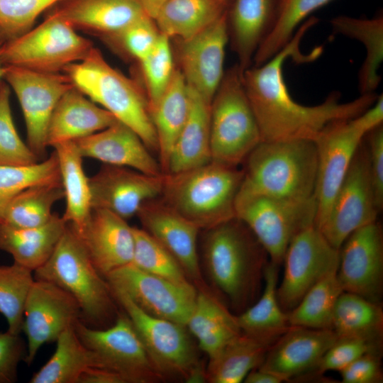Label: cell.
<instances>
[{
  "label": "cell",
  "instance_id": "1",
  "mask_svg": "<svg viewBox=\"0 0 383 383\" xmlns=\"http://www.w3.org/2000/svg\"><path fill=\"white\" fill-rule=\"evenodd\" d=\"M318 22L313 17L296 30L290 41L264 64L249 67L242 82L257 120L262 142L309 140L313 141L328 123L358 116L376 101L374 93L340 103V94L333 91L322 103L304 106L290 95L283 76V65L289 57L300 62L311 60L316 54L301 53L300 44L307 30Z\"/></svg>",
  "mask_w": 383,
  "mask_h": 383
},
{
  "label": "cell",
  "instance_id": "2",
  "mask_svg": "<svg viewBox=\"0 0 383 383\" xmlns=\"http://www.w3.org/2000/svg\"><path fill=\"white\" fill-rule=\"evenodd\" d=\"M205 231L202 250L208 277L240 313L259 297L269 256L237 218Z\"/></svg>",
  "mask_w": 383,
  "mask_h": 383
},
{
  "label": "cell",
  "instance_id": "3",
  "mask_svg": "<svg viewBox=\"0 0 383 383\" xmlns=\"http://www.w3.org/2000/svg\"><path fill=\"white\" fill-rule=\"evenodd\" d=\"M243 169L211 161L188 170L163 174L162 200L200 229L236 218Z\"/></svg>",
  "mask_w": 383,
  "mask_h": 383
},
{
  "label": "cell",
  "instance_id": "4",
  "mask_svg": "<svg viewBox=\"0 0 383 383\" xmlns=\"http://www.w3.org/2000/svg\"><path fill=\"white\" fill-rule=\"evenodd\" d=\"M243 164L237 196L304 199L314 196L317 153L312 140L261 142Z\"/></svg>",
  "mask_w": 383,
  "mask_h": 383
},
{
  "label": "cell",
  "instance_id": "5",
  "mask_svg": "<svg viewBox=\"0 0 383 383\" xmlns=\"http://www.w3.org/2000/svg\"><path fill=\"white\" fill-rule=\"evenodd\" d=\"M33 277L50 282L72 295L81 309V321L90 327L104 328L118 314L107 281L69 224L48 260L34 271Z\"/></svg>",
  "mask_w": 383,
  "mask_h": 383
},
{
  "label": "cell",
  "instance_id": "6",
  "mask_svg": "<svg viewBox=\"0 0 383 383\" xmlns=\"http://www.w3.org/2000/svg\"><path fill=\"white\" fill-rule=\"evenodd\" d=\"M63 72L77 89L135 131L149 149L157 150L146 94L133 80L111 67L99 49L94 47L85 59L68 65Z\"/></svg>",
  "mask_w": 383,
  "mask_h": 383
},
{
  "label": "cell",
  "instance_id": "7",
  "mask_svg": "<svg viewBox=\"0 0 383 383\" xmlns=\"http://www.w3.org/2000/svg\"><path fill=\"white\" fill-rule=\"evenodd\" d=\"M261 142L242 74L235 65L224 73L211 103V161L239 167Z\"/></svg>",
  "mask_w": 383,
  "mask_h": 383
},
{
  "label": "cell",
  "instance_id": "8",
  "mask_svg": "<svg viewBox=\"0 0 383 383\" xmlns=\"http://www.w3.org/2000/svg\"><path fill=\"white\" fill-rule=\"evenodd\" d=\"M94 48L70 23L50 11L40 25L2 45L4 65L42 73H60L85 59Z\"/></svg>",
  "mask_w": 383,
  "mask_h": 383
},
{
  "label": "cell",
  "instance_id": "9",
  "mask_svg": "<svg viewBox=\"0 0 383 383\" xmlns=\"http://www.w3.org/2000/svg\"><path fill=\"white\" fill-rule=\"evenodd\" d=\"M315 196L304 199L263 195L237 196L236 218L252 231L270 260L280 265L292 240L315 225Z\"/></svg>",
  "mask_w": 383,
  "mask_h": 383
},
{
  "label": "cell",
  "instance_id": "10",
  "mask_svg": "<svg viewBox=\"0 0 383 383\" xmlns=\"http://www.w3.org/2000/svg\"><path fill=\"white\" fill-rule=\"evenodd\" d=\"M111 290L116 303L131 320L158 372L165 379L176 377L185 380L200 361L198 346L186 326L148 314L123 292L112 288Z\"/></svg>",
  "mask_w": 383,
  "mask_h": 383
},
{
  "label": "cell",
  "instance_id": "11",
  "mask_svg": "<svg viewBox=\"0 0 383 383\" xmlns=\"http://www.w3.org/2000/svg\"><path fill=\"white\" fill-rule=\"evenodd\" d=\"M74 329L84 345L96 355L101 368L119 374L126 383L165 379L125 312L118 313L109 327L92 328L79 321Z\"/></svg>",
  "mask_w": 383,
  "mask_h": 383
},
{
  "label": "cell",
  "instance_id": "12",
  "mask_svg": "<svg viewBox=\"0 0 383 383\" xmlns=\"http://www.w3.org/2000/svg\"><path fill=\"white\" fill-rule=\"evenodd\" d=\"M380 213L363 138L318 229L331 245L340 249L352 233L377 221Z\"/></svg>",
  "mask_w": 383,
  "mask_h": 383
},
{
  "label": "cell",
  "instance_id": "13",
  "mask_svg": "<svg viewBox=\"0 0 383 383\" xmlns=\"http://www.w3.org/2000/svg\"><path fill=\"white\" fill-rule=\"evenodd\" d=\"M3 78L19 101L27 144L40 159L46 153L47 133L52 112L61 96L74 85L64 72L42 73L14 65H4Z\"/></svg>",
  "mask_w": 383,
  "mask_h": 383
},
{
  "label": "cell",
  "instance_id": "14",
  "mask_svg": "<svg viewBox=\"0 0 383 383\" xmlns=\"http://www.w3.org/2000/svg\"><path fill=\"white\" fill-rule=\"evenodd\" d=\"M339 260V249L331 245L315 225L297 234L285 252L284 274L277 285L282 309L285 312L294 309L313 285L338 270Z\"/></svg>",
  "mask_w": 383,
  "mask_h": 383
},
{
  "label": "cell",
  "instance_id": "15",
  "mask_svg": "<svg viewBox=\"0 0 383 383\" xmlns=\"http://www.w3.org/2000/svg\"><path fill=\"white\" fill-rule=\"evenodd\" d=\"M104 278L111 288L123 292L147 313L186 326L197 294L193 284L168 280L132 263L114 270Z\"/></svg>",
  "mask_w": 383,
  "mask_h": 383
},
{
  "label": "cell",
  "instance_id": "16",
  "mask_svg": "<svg viewBox=\"0 0 383 383\" xmlns=\"http://www.w3.org/2000/svg\"><path fill=\"white\" fill-rule=\"evenodd\" d=\"M367 133L356 116L328 123L313 140L317 153L314 191L317 228L324 221L353 156Z\"/></svg>",
  "mask_w": 383,
  "mask_h": 383
},
{
  "label": "cell",
  "instance_id": "17",
  "mask_svg": "<svg viewBox=\"0 0 383 383\" xmlns=\"http://www.w3.org/2000/svg\"><path fill=\"white\" fill-rule=\"evenodd\" d=\"M81 319V309L72 295L50 282L34 279L23 310V331L27 338L24 361L31 364L42 345L55 342Z\"/></svg>",
  "mask_w": 383,
  "mask_h": 383
},
{
  "label": "cell",
  "instance_id": "18",
  "mask_svg": "<svg viewBox=\"0 0 383 383\" xmlns=\"http://www.w3.org/2000/svg\"><path fill=\"white\" fill-rule=\"evenodd\" d=\"M337 278L343 292L381 302L383 231L376 221L352 233L339 249Z\"/></svg>",
  "mask_w": 383,
  "mask_h": 383
},
{
  "label": "cell",
  "instance_id": "19",
  "mask_svg": "<svg viewBox=\"0 0 383 383\" xmlns=\"http://www.w3.org/2000/svg\"><path fill=\"white\" fill-rule=\"evenodd\" d=\"M162 185L163 174L150 175L104 164L89 177L91 208L107 210L127 221L145 201L160 196Z\"/></svg>",
  "mask_w": 383,
  "mask_h": 383
},
{
  "label": "cell",
  "instance_id": "20",
  "mask_svg": "<svg viewBox=\"0 0 383 383\" xmlns=\"http://www.w3.org/2000/svg\"><path fill=\"white\" fill-rule=\"evenodd\" d=\"M228 37L226 11L209 27L182 41L179 70L188 87L210 104L224 75Z\"/></svg>",
  "mask_w": 383,
  "mask_h": 383
},
{
  "label": "cell",
  "instance_id": "21",
  "mask_svg": "<svg viewBox=\"0 0 383 383\" xmlns=\"http://www.w3.org/2000/svg\"><path fill=\"white\" fill-rule=\"evenodd\" d=\"M145 201L137 216L148 232L179 262L190 282L198 289L207 287L197 252V226L162 199Z\"/></svg>",
  "mask_w": 383,
  "mask_h": 383
},
{
  "label": "cell",
  "instance_id": "22",
  "mask_svg": "<svg viewBox=\"0 0 383 383\" xmlns=\"http://www.w3.org/2000/svg\"><path fill=\"white\" fill-rule=\"evenodd\" d=\"M337 338L332 329L291 326L270 346L257 368L282 382L297 379L316 368Z\"/></svg>",
  "mask_w": 383,
  "mask_h": 383
},
{
  "label": "cell",
  "instance_id": "23",
  "mask_svg": "<svg viewBox=\"0 0 383 383\" xmlns=\"http://www.w3.org/2000/svg\"><path fill=\"white\" fill-rule=\"evenodd\" d=\"M76 233L103 277L131 263L134 250L133 227L121 217L107 210L92 209L84 228Z\"/></svg>",
  "mask_w": 383,
  "mask_h": 383
},
{
  "label": "cell",
  "instance_id": "24",
  "mask_svg": "<svg viewBox=\"0 0 383 383\" xmlns=\"http://www.w3.org/2000/svg\"><path fill=\"white\" fill-rule=\"evenodd\" d=\"M82 157L105 165L126 167L150 175L162 174L160 165L138 135L116 121L108 128L75 140Z\"/></svg>",
  "mask_w": 383,
  "mask_h": 383
},
{
  "label": "cell",
  "instance_id": "25",
  "mask_svg": "<svg viewBox=\"0 0 383 383\" xmlns=\"http://www.w3.org/2000/svg\"><path fill=\"white\" fill-rule=\"evenodd\" d=\"M52 8L74 29L103 38L147 16L136 0H62Z\"/></svg>",
  "mask_w": 383,
  "mask_h": 383
},
{
  "label": "cell",
  "instance_id": "26",
  "mask_svg": "<svg viewBox=\"0 0 383 383\" xmlns=\"http://www.w3.org/2000/svg\"><path fill=\"white\" fill-rule=\"evenodd\" d=\"M118 120L74 86L58 101L51 116L47 145L75 141L111 126Z\"/></svg>",
  "mask_w": 383,
  "mask_h": 383
},
{
  "label": "cell",
  "instance_id": "27",
  "mask_svg": "<svg viewBox=\"0 0 383 383\" xmlns=\"http://www.w3.org/2000/svg\"><path fill=\"white\" fill-rule=\"evenodd\" d=\"M282 0H234L228 13V28L241 73L250 67L252 58L277 21Z\"/></svg>",
  "mask_w": 383,
  "mask_h": 383
},
{
  "label": "cell",
  "instance_id": "28",
  "mask_svg": "<svg viewBox=\"0 0 383 383\" xmlns=\"http://www.w3.org/2000/svg\"><path fill=\"white\" fill-rule=\"evenodd\" d=\"M186 327L209 358L242 333L237 315L232 313L208 287L197 289Z\"/></svg>",
  "mask_w": 383,
  "mask_h": 383
},
{
  "label": "cell",
  "instance_id": "29",
  "mask_svg": "<svg viewBox=\"0 0 383 383\" xmlns=\"http://www.w3.org/2000/svg\"><path fill=\"white\" fill-rule=\"evenodd\" d=\"M279 266L270 260L267 262L260 296L237 315L242 333L269 346L291 326L287 312L282 309L277 299Z\"/></svg>",
  "mask_w": 383,
  "mask_h": 383
},
{
  "label": "cell",
  "instance_id": "30",
  "mask_svg": "<svg viewBox=\"0 0 383 383\" xmlns=\"http://www.w3.org/2000/svg\"><path fill=\"white\" fill-rule=\"evenodd\" d=\"M67 226L57 213L45 224L35 228L0 224V250L10 254L13 262L34 272L48 260Z\"/></svg>",
  "mask_w": 383,
  "mask_h": 383
},
{
  "label": "cell",
  "instance_id": "31",
  "mask_svg": "<svg viewBox=\"0 0 383 383\" xmlns=\"http://www.w3.org/2000/svg\"><path fill=\"white\" fill-rule=\"evenodd\" d=\"M189 89V114L173 147L165 174L188 170L211 161V104L190 87Z\"/></svg>",
  "mask_w": 383,
  "mask_h": 383
},
{
  "label": "cell",
  "instance_id": "32",
  "mask_svg": "<svg viewBox=\"0 0 383 383\" xmlns=\"http://www.w3.org/2000/svg\"><path fill=\"white\" fill-rule=\"evenodd\" d=\"M189 111V87L179 69H175L168 87L151 111L162 174L167 171L172 150L187 121Z\"/></svg>",
  "mask_w": 383,
  "mask_h": 383
},
{
  "label": "cell",
  "instance_id": "33",
  "mask_svg": "<svg viewBox=\"0 0 383 383\" xmlns=\"http://www.w3.org/2000/svg\"><path fill=\"white\" fill-rule=\"evenodd\" d=\"M53 148L58 159L66 201L62 217L74 231L79 233L86 225L92 209L89 178L84 172L83 157L74 141L62 143Z\"/></svg>",
  "mask_w": 383,
  "mask_h": 383
},
{
  "label": "cell",
  "instance_id": "34",
  "mask_svg": "<svg viewBox=\"0 0 383 383\" xmlns=\"http://www.w3.org/2000/svg\"><path fill=\"white\" fill-rule=\"evenodd\" d=\"M227 6L223 0H169L154 21L160 33L186 40L221 18Z\"/></svg>",
  "mask_w": 383,
  "mask_h": 383
},
{
  "label": "cell",
  "instance_id": "35",
  "mask_svg": "<svg viewBox=\"0 0 383 383\" xmlns=\"http://www.w3.org/2000/svg\"><path fill=\"white\" fill-rule=\"evenodd\" d=\"M332 330L338 337L360 338L382 350L383 309L381 302L343 292L335 305Z\"/></svg>",
  "mask_w": 383,
  "mask_h": 383
},
{
  "label": "cell",
  "instance_id": "36",
  "mask_svg": "<svg viewBox=\"0 0 383 383\" xmlns=\"http://www.w3.org/2000/svg\"><path fill=\"white\" fill-rule=\"evenodd\" d=\"M333 31L361 42L366 49V57L358 73V88L361 94L374 93L381 77L378 73L383 61V18H357L338 16L330 21Z\"/></svg>",
  "mask_w": 383,
  "mask_h": 383
},
{
  "label": "cell",
  "instance_id": "37",
  "mask_svg": "<svg viewBox=\"0 0 383 383\" xmlns=\"http://www.w3.org/2000/svg\"><path fill=\"white\" fill-rule=\"evenodd\" d=\"M55 342L54 353L32 376L30 383H79L88 370L101 367L96 355L78 337L74 326L65 330Z\"/></svg>",
  "mask_w": 383,
  "mask_h": 383
},
{
  "label": "cell",
  "instance_id": "38",
  "mask_svg": "<svg viewBox=\"0 0 383 383\" xmlns=\"http://www.w3.org/2000/svg\"><path fill=\"white\" fill-rule=\"evenodd\" d=\"M64 199L62 183L29 187L0 203V224L15 228H35L48 223L52 209Z\"/></svg>",
  "mask_w": 383,
  "mask_h": 383
},
{
  "label": "cell",
  "instance_id": "39",
  "mask_svg": "<svg viewBox=\"0 0 383 383\" xmlns=\"http://www.w3.org/2000/svg\"><path fill=\"white\" fill-rule=\"evenodd\" d=\"M269 345L243 333L234 338L216 355L209 358L207 382L240 383L263 362Z\"/></svg>",
  "mask_w": 383,
  "mask_h": 383
},
{
  "label": "cell",
  "instance_id": "40",
  "mask_svg": "<svg viewBox=\"0 0 383 383\" xmlns=\"http://www.w3.org/2000/svg\"><path fill=\"white\" fill-rule=\"evenodd\" d=\"M333 272L313 285L298 304L287 312L290 326L316 329H332L337 301L343 292Z\"/></svg>",
  "mask_w": 383,
  "mask_h": 383
},
{
  "label": "cell",
  "instance_id": "41",
  "mask_svg": "<svg viewBox=\"0 0 383 383\" xmlns=\"http://www.w3.org/2000/svg\"><path fill=\"white\" fill-rule=\"evenodd\" d=\"M332 0H282L275 24L258 48L254 60L261 65L274 56L292 38L301 22Z\"/></svg>",
  "mask_w": 383,
  "mask_h": 383
},
{
  "label": "cell",
  "instance_id": "42",
  "mask_svg": "<svg viewBox=\"0 0 383 383\" xmlns=\"http://www.w3.org/2000/svg\"><path fill=\"white\" fill-rule=\"evenodd\" d=\"M33 281V272L15 262L0 265V313L13 334L23 331L24 305Z\"/></svg>",
  "mask_w": 383,
  "mask_h": 383
},
{
  "label": "cell",
  "instance_id": "43",
  "mask_svg": "<svg viewBox=\"0 0 383 383\" xmlns=\"http://www.w3.org/2000/svg\"><path fill=\"white\" fill-rule=\"evenodd\" d=\"M133 231L134 266L177 283H192L179 262L153 237L143 228L133 227Z\"/></svg>",
  "mask_w": 383,
  "mask_h": 383
},
{
  "label": "cell",
  "instance_id": "44",
  "mask_svg": "<svg viewBox=\"0 0 383 383\" xmlns=\"http://www.w3.org/2000/svg\"><path fill=\"white\" fill-rule=\"evenodd\" d=\"M57 183L62 182L55 150L48 157L34 165L0 166V203L29 187Z\"/></svg>",
  "mask_w": 383,
  "mask_h": 383
},
{
  "label": "cell",
  "instance_id": "45",
  "mask_svg": "<svg viewBox=\"0 0 383 383\" xmlns=\"http://www.w3.org/2000/svg\"><path fill=\"white\" fill-rule=\"evenodd\" d=\"M11 89L0 82V166L21 167L36 164L40 158L19 136L11 113Z\"/></svg>",
  "mask_w": 383,
  "mask_h": 383
},
{
  "label": "cell",
  "instance_id": "46",
  "mask_svg": "<svg viewBox=\"0 0 383 383\" xmlns=\"http://www.w3.org/2000/svg\"><path fill=\"white\" fill-rule=\"evenodd\" d=\"M62 0H0V45L33 28L38 17Z\"/></svg>",
  "mask_w": 383,
  "mask_h": 383
},
{
  "label": "cell",
  "instance_id": "47",
  "mask_svg": "<svg viewBox=\"0 0 383 383\" xmlns=\"http://www.w3.org/2000/svg\"><path fill=\"white\" fill-rule=\"evenodd\" d=\"M172 54L170 38L160 33L152 51L140 62L150 114L168 87L175 70Z\"/></svg>",
  "mask_w": 383,
  "mask_h": 383
},
{
  "label": "cell",
  "instance_id": "48",
  "mask_svg": "<svg viewBox=\"0 0 383 383\" xmlns=\"http://www.w3.org/2000/svg\"><path fill=\"white\" fill-rule=\"evenodd\" d=\"M160 35L154 20L147 16L103 38L140 62L152 51Z\"/></svg>",
  "mask_w": 383,
  "mask_h": 383
},
{
  "label": "cell",
  "instance_id": "49",
  "mask_svg": "<svg viewBox=\"0 0 383 383\" xmlns=\"http://www.w3.org/2000/svg\"><path fill=\"white\" fill-rule=\"evenodd\" d=\"M368 352L382 353V350L360 338L338 337L334 343L326 351L316 368L299 379L306 376L318 378L328 371L340 372Z\"/></svg>",
  "mask_w": 383,
  "mask_h": 383
},
{
  "label": "cell",
  "instance_id": "50",
  "mask_svg": "<svg viewBox=\"0 0 383 383\" xmlns=\"http://www.w3.org/2000/svg\"><path fill=\"white\" fill-rule=\"evenodd\" d=\"M26 356V346L20 335L0 332V383L17 380L18 367Z\"/></svg>",
  "mask_w": 383,
  "mask_h": 383
},
{
  "label": "cell",
  "instance_id": "51",
  "mask_svg": "<svg viewBox=\"0 0 383 383\" xmlns=\"http://www.w3.org/2000/svg\"><path fill=\"white\" fill-rule=\"evenodd\" d=\"M382 353L368 352L339 372L343 383H380L383 382Z\"/></svg>",
  "mask_w": 383,
  "mask_h": 383
},
{
  "label": "cell",
  "instance_id": "52",
  "mask_svg": "<svg viewBox=\"0 0 383 383\" xmlns=\"http://www.w3.org/2000/svg\"><path fill=\"white\" fill-rule=\"evenodd\" d=\"M367 150L370 170L377 203L383 209V126L370 131L364 137Z\"/></svg>",
  "mask_w": 383,
  "mask_h": 383
},
{
  "label": "cell",
  "instance_id": "53",
  "mask_svg": "<svg viewBox=\"0 0 383 383\" xmlns=\"http://www.w3.org/2000/svg\"><path fill=\"white\" fill-rule=\"evenodd\" d=\"M79 383H126L118 373L101 367H92L81 377Z\"/></svg>",
  "mask_w": 383,
  "mask_h": 383
},
{
  "label": "cell",
  "instance_id": "54",
  "mask_svg": "<svg viewBox=\"0 0 383 383\" xmlns=\"http://www.w3.org/2000/svg\"><path fill=\"white\" fill-rule=\"evenodd\" d=\"M245 383H281L278 377L259 368L251 370L245 377Z\"/></svg>",
  "mask_w": 383,
  "mask_h": 383
},
{
  "label": "cell",
  "instance_id": "55",
  "mask_svg": "<svg viewBox=\"0 0 383 383\" xmlns=\"http://www.w3.org/2000/svg\"><path fill=\"white\" fill-rule=\"evenodd\" d=\"M167 1L169 0H136L146 15L153 20Z\"/></svg>",
  "mask_w": 383,
  "mask_h": 383
},
{
  "label": "cell",
  "instance_id": "56",
  "mask_svg": "<svg viewBox=\"0 0 383 383\" xmlns=\"http://www.w3.org/2000/svg\"><path fill=\"white\" fill-rule=\"evenodd\" d=\"M1 48L2 45H0V79L4 76V65L1 62Z\"/></svg>",
  "mask_w": 383,
  "mask_h": 383
},
{
  "label": "cell",
  "instance_id": "57",
  "mask_svg": "<svg viewBox=\"0 0 383 383\" xmlns=\"http://www.w3.org/2000/svg\"><path fill=\"white\" fill-rule=\"evenodd\" d=\"M223 1H224L227 4H228V1H229V0H223Z\"/></svg>",
  "mask_w": 383,
  "mask_h": 383
},
{
  "label": "cell",
  "instance_id": "58",
  "mask_svg": "<svg viewBox=\"0 0 383 383\" xmlns=\"http://www.w3.org/2000/svg\"></svg>",
  "mask_w": 383,
  "mask_h": 383
}]
</instances>
